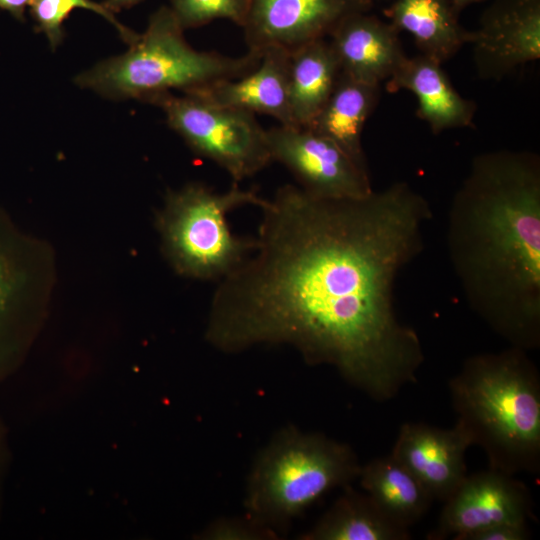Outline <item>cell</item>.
<instances>
[{"mask_svg":"<svg viewBox=\"0 0 540 540\" xmlns=\"http://www.w3.org/2000/svg\"><path fill=\"white\" fill-rule=\"evenodd\" d=\"M260 209L252 253L213 293L206 341L227 354L290 346L374 401L415 383L423 348L393 297L423 248L427 200L406 182L354 199L286 184Z\"/></svg>","mask_w":540,"mask_h":540,"instance_id":"1","label":"cell"},{"mask_svg":"<svg viewBox=\"0 0 540 540\" xmlns=\"http://www.w3.org/2000/svg\"><path fill=\"white\" fill-rule=\"evenodd\" d=\"M449 257L471 308L512 347L540 344V161L527 151L476 156L457 190Z\"/></svg>","mask_w":540,"mask_h":540,"instance_id":"2","label":"cell"},{"mask_svg":"<svg viewBox=\"0 0 540 540\" xmlns=\"http://www.w3.org/2000/svg\"><path fill=\"white\" fill-rule=\"evenodd\" d=\"M457 423L509 475L540 470V378L525 350L466 359L449 382Z\"/></svg>","mask_w":540,"mask_h":540,"instance_id":"3","label":"cell"},{"mask_svg":"<svg viewBox=\"0 0 540 540\" xmlns=\"http://www.w3.org/2000/svg\"><path fill=\"white\" fill-rule=\"evenodd\" d=\"M183 32L171 8L161 6L126 53L99 62L75 82L105 97L149 102L172 89L187 93L240 77L261 60L262 54L253 51L239 57L198 51L187 43Z\"/></svg>","mask_w":540,"mask_h":540,"instance_id":"4","label":"cell"},{"mask_svg":"<svg viewBox=\"0 0 540 540\" xmlns=\"http://www.w3.org/2000/svg\"><path fill=\"white\" fill-rule=\"evenodd\" d=\"M361 465L346 443L284 427L261 449L250 469L246 514L281 535L325 494L357 480Z\"/></svg>","mask_w":540,"mask_h":540,"instance_id":"5","label":"cell"},{"mask_svg":"<svg viewBox=\"0 0 540 540\" xmlns=\"http://www.w3.org/2000/svg\"><path fill=\"white\" fill-rule=\"evenodd\" d=\"M266 199L234 183L216 192L201 183L169 191L156 218L164 256L181 276L220 280L239 266L255 247V238L232 233L227 214L241 206L261 207Z\"/></svg>","mask_w":540,"mask_h":540,"instance_id":"6","label":"cell"},{"mask_svg":"<svg viewBox=\"0 0 540 540\" xmlns=\"http://www.w3.org/2000/svg\"><path fill=\"white\" fill-rule=\"evenodd\" d=\"M149 102L165 113L187 145L239 183L272 162L266 129L253 113L220 105L191 93L160 94Z\"/></svg>","mask_w":540,"mask_h":540,"instance_id":"7","label":"cell"},{"mask_svg":"<svg viewBox=\"0 0 540 540\" xmlns=\"http://www.w3.org/2000/svg\"><path fill=\"white\" fill-rule=\"evenodd\" d=\"M43 245L0 211V379L19 364L37 330L47 294Z\"/></svg>","mask_w":540,"mask_h":540,"instance_id":"8","label":"cell"},{"mask_svg":"<svg viewBox=\"0 0 540 540\" xmlns=\"http://www.w3.org/2000/svg\"><path fill=\"white\" fill-rule=\"evenodd\" d=\"M272 161L284 165L311 196L361 198L373 191L368 167L310 128L278 125L266 130Z\"/></svg>","mask_w":540,"mask_h":540,"instance_id":"9","label":"cell"},{"mask_svg":"<svg viewBox=\"0 0 540 540\" xmlns=\"http://www.w3.org/2000/svg\"><path fill=\"white\" fill-rule=\"evenodd\" d=\"M532 514L528 487L513 475L490 468L468 475L445 500L438 523L427 539L465 536L506 522L527 523Z\"/></svg>","mask_w":540,"mask_h":540,"instance_id":"10","label":"cell"},{"mask_svg":"<svg viewBox=\"0 0 540 540\" xmlns=\"http://www.w3.org/2000/svg\"><path fill=\"white\" fill-rule=\"evenodd\" d=\"M370 0H249L243 24L249 51L293 50L323 39L347 15L367 11Z\"/></svg>","mask_w":540,"mask_h":540,"instance_id":"11","label":"cell"},{"mask_svg":"<svg viewBox=\"0 0 540 540\" xmlns=\"http://www.w3.org/2000/svg\"><path fill=\"white\" fill-rule=\"evenodd\" d=\"M468 44L482 79L499 80L539 59L540 0H492Z\"/></svg>","mask_w":540,"mask_h":540,"instance_id":"12","label":"cell"},{"mask_svg":"<svg viewBox=\"0 0 540 540\" xmlns=\"http://www.w3.org/2000/svg\"><path fill=\"white\" fill-rule=\"evenodd\" d=\"M472 445L471 438L457 422L447 429L406 422L399 429L391 455L434 499L445 501L467 476L465 455Z\"/></svg>","mask_w":540,"mask_h":540,"instance_id":"13","label":"cell"},{"mask_svg":"<svg viewBox=\"0 0 540 540\" xmlns=\"http://www.w3.org/2000/svg\"><path fill=\"white\" fill-rule=\"evenodd\" d=\"M399 31L367 11L344 17L329 34L341 72L365 83L387 81L406 58Z\"/></svg>","mask_w":540,"mask_h":540,"instance_id":"14","label":"cell"},{"mask_svg":"<svg viewBox=\"0 0 540 540\" xmlns=\"http://www.w3.org/2000/svg\"><path fill=\"white\" fill-rule=\"evenodd\" d=\"M289 54L290 51L283 48L266 49L259 64L250 72L187 93L253 114H266L280 125L294 126L289 104Z\"/></svg>","mask_w":540,"mask_h":540,"instance_id":"15","label":"cell"},{"mask_svg":"<svg viewBox=\"0 0 540 540\" xmlns=\"http://www.w3.org/2000/svg\"><path fill=\"white\" fill-rule=\"evenodd\" d=\"M387 90L412 92L417 99V114L434 133L471 126L476 110L473 101L453 87L441 63L419 54L407 57L386 81Z\"/></svg>","mask_w":540,"mask_h":540,"instance_id":"16","label":"cell"},{"mask_svg":"<svg viewBox=\"0 0 540 540\" xmlns=\"http://www.w3.org/2000/svg\"><path fill=\"white\" fill-rule=\"evenodd\" d=\"M379 87L340 72L330 97L307 128L327 137L357 163L367 167L362 132L377 104Z\"/></svg>","mask_w":540,"mask_h":540,"instance_id":"17","label":"cell"},{"mask_svg":"<svg viewBox=\"0 0 540 540\" xmlns=\"http://www.w3.org/2000/svg\"><path fill=\"white\" fill-rule=\"evenodd\" d=\"M358 480L380 511L405 529L417 523L434 500L424 485L391 454L361 465Z\"/></svg>","mask_w":540,"mask_h":540,"instance_id":"18","label":"cell"},{"mask_svg":"<svg viewBox=\"0 0 540 540\" xmlns=\"http://www.w3.org/2000/svg\"><path fill=\"white\" fill-rule=\"evenodd\" d=\"M456 12L448 0H395L385 13L398 31L411 35L422 55L442 64L469 43L470 32Z\"/></svg>","mask_w":540,"mask_h":540,"instance_id":"19","label":"cell"},{"mask_svg":"<svg viewBox=\"0 0 540 540\" xmlns=\"http://www.w3.org/2000/svg\"><path fill=\"white\" fill-rule=\"evenodd\" d=\"M338 60L323 39L290 51L289 104L294 126L309 127L330 97L340 74Z\"/></svg>","mask_w":540,"mask_h":540,"instance_id":"20","label":"cell"},{"mask_svg":"<svg viewBox=\"0 0 540 540\" xmlns=\"http://www.w3.org/2000/svg\"><path fill=\"white\" fill-rule=\"evenodd\" d=\"M300 540H408L409 529L390 521L364 492L350 485Z\"/></svg>","mask_w":540,"mask_h":540,"instance_id":"21","label":"cell"},{"mask_svg":"<svg viewBox=\"0 0 540 540\" xmlns=\"http://www.w3.org/2000/svg\"><path fill=\"white\" fill-rule=\"evenodd\" d=\"M29 6L30 14L36 23V31L45 34L53 49L64 37V21L77 8L88 9L104 17L129 45L139 37V34L121 24L103 3L92 0H31Z\"/></svg>","mask_w":540,"mask_h":540,"instance_id":"22","label":"cell"},{"mask_svg":"<svg viewBox=\"0 0 540 540\" xmlns=\"http://www.w3.org/2000/svg\"><path fill=\"white\" fill-rule=\"evenodd\" d=\"M169 6L185 30L216 19H227L243 26L249 0H170Z\"/></svg>","mask_w":540,"mask_h":540,"instance_id":"23","label":"cell"},{"mask_svg":"<svg viewBox=\"0 0 540 540\" xmlns=\"http://www.w3.org/2000/svg\"><path fill=\"white\" fill-rule=\"evenodd\" d=\"M280 534L245 514L241 517H222L212 521L199 534L202 540H277Z\"/></svg>","mask_w":540,"mask_h":540,"instance_id":"24","label":"cell"},{"mask_svg":"<svg viewBox=\"0 0 540 540\" xmlns=\"http://www.w3.org/2000/svg\"><path fill=\"white\" fill-rule=\"evenodd\" d=\"M528 538H530V532L527 523L506 522L473 532L462 540H526Z\"/></svg>","mask_w":540,"mask_h":540,"instance_id":"25","label":"cell"},{"mask_svg":"<svg viewBox=\"0 0 540 540\" xmlns=\"http://www.w3.org/2000/svg\"><path fill=\"white\" fill-rule=\"evenodd\" d=\"M31 0H0V8L8 11L15 19L24 21L25 11Z\"/></svg>","mask_w":540,"mask_h":540,"instance_id":"26","label":"cell"},{"mask_svg":"<svg viewBox=\"0 0 540 540\" xmlns=\"http://www.w3.org/2000/svg\"><path fill=\"white\" fill-rule=\"evenodd\" d=\"M142 0H105L103 5L111 12H120L123 9H128L138 4Z\"/></svg>","mask_w":540,"mask_h":540,"instance_id":"27","label":"cell"},{"mask_svg":"<svg viewBox=\"0 0 540 540\" xmlns=\"http://www.w3.org/2000/svg\"><path fill=\"white\" fill-rule=\"evenodd\" d=\"M6 461V446L2 426L0 425V488Z\"/></svg>","mask_w":540,"mask_h":540,"instance_id":"28","label":"cell"},{"mask_svg":"<svg viewBox=\"0 0 540 540\" xmlns=\"http://www.w3.org/2000/svg\"><path fill=\"white\" fill-rule=\"evenodd\" d=\"M451 5L456 9V11H459L460 9L464 8L467 5L482 2L486 0H448Z\"/></svg>","mask_w":540,"mask_h":540,"instance_id":"29","label":"cell"}]
</instances>
